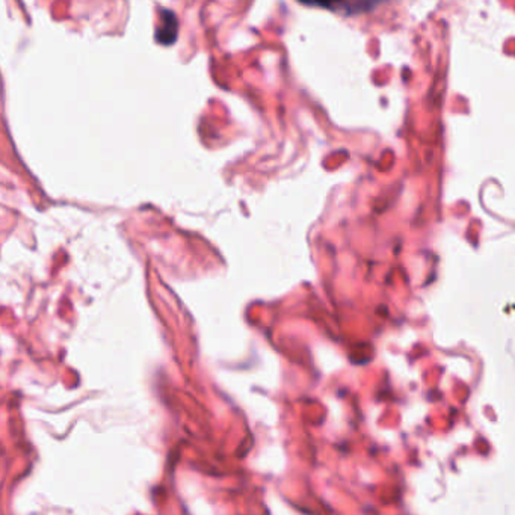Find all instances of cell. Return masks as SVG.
I'll use <instances>...</instances> for the list:
<instances>
[{"instance_id":"obj_1","label":"cell","mask_w":515,"mask_h":515,"mask_svg":"<svg viewBox=\"0 0 515 515\" xmlns=\"http://www.w3.org/2000/svg\"><path fill=\"white\" fill-rule=\"evenodd\" d=\"M177 32H178V21L177 17L174 16V12L168 9H162L159 16V24L156 26V32H154L156 41H159L163 46L173 44L177 38Z\"/></svg>"}]
</instances>
